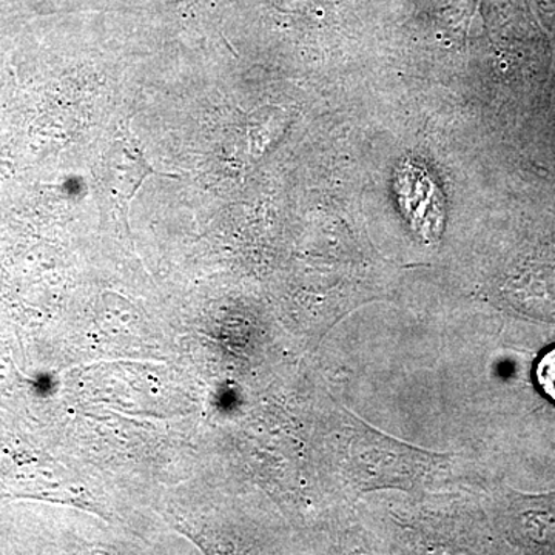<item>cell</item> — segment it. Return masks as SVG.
<instances>
[{"mask_svg": "<svg viewBox=\"0 0 555 555\" xmlns=\"http://www.w3.org/2000/svg\"><path fill=\"white\" fill-rule=\"evenodd\" d=\"M535 377L543 392L555 401V347L540 358Z\"/></svg>", "mask_w": 555, "mask_h": 555, "instance_id": "2", "label": "cell"}, {"mask_svg": "<svg viewBox=\"0 0 555 555\" xmlns=\"http://www.w3.org/2000/svg\"><path fill=\"white\" fill-rule=\"evenodd\" d=\"M396 189L401 208L420 238H440L444 224V206L436 181L422 166L406 160L397 171Z\"/></svg>", "mask_w": 555, "mask_h": 555, "instance_id": "1", "label": "cell"}]
</instances>
